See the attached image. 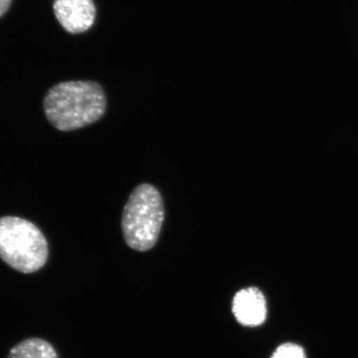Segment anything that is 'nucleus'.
I'll list each match as a JSON object with an SVG mask.
<instances>
[{"instance_id":"obj_1","label":"nucleus","mask_w":358,"mask_h":358,"mask_svg":"<svg viewBox=\"0 0 358 358\" xmlns=\"http://www.w3.org/2000/svg\"><path fill=\"white\" fill-rule=\"evenodd\" d=\"M107 96L96 81L61 82L44 98V112L54 128L76 131L100 121L107 110Z\"/></svg>"},{"instance_id":"obj_2","label":"nucleus","mask_w":358,"mask_h":358,"mask_svg":"<svg viewBox=\"0 0 358 358\" xmlns=\"http://www.w3.org/2000/svg\"><path fill=\"white\" fill-rule=\"evenodd\" d=\"M164 221V203L159 190L150 183H141L129 195L122 211L124 242L138 252L154 248Z\"/></svg>"},{"instance_id":"obj_3","label":"nucleus","mask_w":358,"mask_h":358,"mask_svg":"<svg viewBox=\"0 0 358 358\" xmlns=\"http://www.w3.org/2000/svg\"><path fill=\"white\" fill-rule=\"evenodd\" d=\"M0 258L18 272L40 270L48 259V244L43 233L25 219L0 218Z\"/></svg>"},{"instance_id":"obj_4","label":"nucleus","mask_w":358,"mask_h":358,"mask_svg":"<svg viewBox=\"0 0 358 358\" xmlns=\"http://www.w3.org/2000/svg\"><path fill=\"white\" fill-rule=\"evenodd\" d=\"M53 11L59 24L71 35L84 34L96 23L94 0H54Z\"/></svg>"},{"instance_id":"obj_5","label":"nucleus","mask_w":358,"mask_h":358,"mask_svg":"<svg viewBox=\"0 0 358 358\" xmlns=\"http://www.w3.org/2000/svg\"><path fill=\"white\" fill-rule=\"evenodd\" d=\"M232 310L238 322L243 326H260L267 317L265 296L254 287L241 289L233 299Z\"/></svg>"},{"instance_id":"obj_6","label":"nucleus","mask_w":358,"mask_h":358,"mask_svg":"<svg viewBox=\"0 0 358 358\" xmlns=\"http://www.w3.org/2000/svg\"><path fill=\"white\" fill-rule=\"evenodd\" d=\"M7 358H59L55 348L41 338H29L14 346Z\"/></svg>"},{"instance_id":"obj_7","label":"nucleus","mask_w":358,"mask_h":358,"mask_svg":"<svg viewBox=\"0 0 358 358\" xmlns=\"http://www.w3.org/2000/svg\"><path fill=\"white\" fill-rule=\"evenodd\" d=\"M271 358H307L305 350L301 346L294 343H284L280 345L273 353Z\"/></svg>"},{"instance_id":"obj_8","label":"nucleus","mask_w":358,"mask_h":358,"mask_svg":"<svg viewBox=\"0 0 358 358\" xmlns=\"http://www.w3.org/2000/svg\"><path fill=\"white\" fill-rule=\"evenodd\" d=\"M11 3L13 0H0V17L7 13Z\"/></svg>"}]
</instances>
